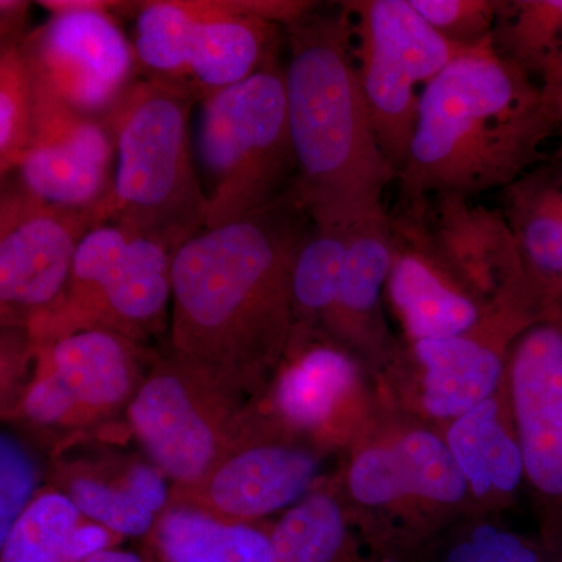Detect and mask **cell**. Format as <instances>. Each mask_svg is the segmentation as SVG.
I'll return each mask as SVG.
<instances>
[{"mask_svg":"<svg viewBox=\"0 0 562 562\" xmlns=\"http://www.w3.org/2000/svg\"><path fill=\"white\" fill-rule=\"evenodd\" d=\"M391 262L392 236L386 210L350 225L341 286L324 330L333 341L357 355L373 375L386 364L401 341L386 319Z\"/></svg>","mask_w":562,"mask_h":562,"instance_id":"19","label":"cell"},{"mask_svg":"<svg viewBox=\"0 0 562 562\" xmlns=\"http://www.w3.org/2000/svg\"><path fill=\"white\" fill-rule=\"evenodd\" d=\"M541 539L549 553L550 562H562V525L542 528Z\"/></svg>","mask_w":562,"mask_h":562,"instance_id":"38","label":"cell"},{"mask_svg":"<svg viewBox=\"0 0 562 562\" xmlns=\"http://www.w3.org/2000/svg\"><path fill=\"white\" fill-rule=\"evenodd\" d=\"M80 517L68 495H38L0 542V562H74L70 536L79 527Z\"/></svg>","mask_w":562,"mask_h":562,"instance_id":"28","label":"cell"},{"mask_svg":"<svg viewBox=\"0 0 562 562\" xmlns=\"http://www.w3.org/2000/svg\"><path fill=\"white\" fill-rule=\"evenodd\" d=\"M439 431L468 484L473 514L509 512L527 482L506 380L497 394Z\"/></svg>","mask_w":562,"mask_h":562,"instance_id":"21","label":"cell"},{"mask_svg":"<svg viewBox=\"0 0 562 562\" xmlns=\"http://www.w3.org/2000/svg\"><path fill=\"white\" fill-rule=\"evenodd\" d=\"M373 128L397 179L405 165L422 94L462 50L447 43L409 0L341 3Z\"/></svg>","mask_w":562,"mask_h":562,"instance_id":"10","label":"cell"},{"mask_svg":"<svg viewBox=\"0 0 562 562\" xmlns=\"http://www.w3.org/2000/svg\"><path fill=\"white\" fill-rule=\"evenodd\" d=\"M350 225H312L292 266L291 339L325 335L333 312L344 262L349 249Z\"/></svg>","mask_w":562,"mask_h":562,"instance_id":"25","label":"cell"},{"mask_svg":"<svg viewBox=\"0 0 562 562\" xmlns=\"http://www.w3.org/2000/svg\"><path fill=\"white\" fill-rule=\"evenodd\" d=\"M313 221L294 191L173 251L171 349L261 397L291 341L295 255Z\"/></svg>","mask_w":562,"mask_h":562,"instance_id":"1","label":"cell"},{"mask_svg":"<svg viewBox=\"0 0 562 562\" xmlns=\"http://www.w3.org/2000/svg\"><path fill=\"white\" fill-rule=\"evenodd\" d=\"M31 2L25 0H0V36L2 46H18L24 43Z\"/></svg>","mask_w":562,"mask_h":562,"instance_id":"36","label":"cell"},{"mask_svg":"<svg viewBox=\"0 0 562 562\" xmlns=\"http://www.w3.org/2000/svg\"><path fill=\"white\" fill-rule=\"evenodd\" d=\"M554 133L539 81L490 44L462 52L422 94L398 172L402 201L508 188Z\"/></svg>","mask_w":562,"mask_h":562,"instance_id":"3","label":"cell"},{"mask_svg":"<svg viewBox=\"0 0 562 562\" xmlns=\"http://www.w3.org/2000/svg\"><path fill=\"white\" fill-rule=\"evenodd\" d=\"M198 151L210 179L205 228L241 220L292 190L295 158L279 58L202 102Z\"/></svg>","mask_w":562,"mask_h":562,"instance_id":"6","label":"cell"},{"mask_svg":"<svg viewBox=\"0 0 562 562\" xmlns=\"http://www.w3.org/2000/svg\"><path fill=\"white\" fill-rule=\"evenodd\" d=\"M114 482L128 497L147 512L160 516L171 503L172 490L166 484L165 473L151 462H128L113 476Z\"/></svg>","mask_w":562,"mask_h":562,"instance_id":"34","label":"cell"},{"mask_svg":"<svg viewBox=\"0 0 562 562\" xmlns=\"http://www.w3.org/2000/svg\"><path fill=\"white\" fill-rule=\"evenodd\" d=\"M22 57L33 80L70 109L109 120L135 83V47L113 14L99 10L63 11L29 32Z\"/></svg>","mask_w":562,"mask_h":562,"instance_id":"15","label":"cell"},{"mask_svg":"<svg viewBox=\"0 0 562 562\" xmlns=\"http://www.w3.org/2000/svg\"><path fill=\"white\" fill-rule=\"evenodd\" d=\"M247 406L246 395L171 349L150 366L125 413L151 464L184 491L220 461Z\"/></svg>","mask_w":562,"mask_h":562,"instance_id":"8","label":"cell"},{"mask_svg":"<svg viewBox=\"0 0 562 562\" xmlns=\"http://www.w3.org/2000/svg\"><path fill=\"white\" fill-rule=\"evenodd\" d=\"M530 327L513 314L464 335L405 341L373 375L380 402L392 413L430 427L458 419L497 394L506 380L514 339Z\"/></svg>","mask_w":562,"mask_h":562,"instance_id":"11","label":"cell"},{"mask_svg":"<svg viewBox=\"0 0 562 562\" xmlns=\"http://www.w3.org/2000/svg\"><path fill=\"white\" fill-rule=\"evenodd\" d=\"M36 486V468L20 441L0 436V542L9 536L21 514L27 509Z\"/></svg>","mask_w":562,"mask_h":562,"instance_id":"32","label":"cell"},{"mask_svg":"<svg viewBox=\"0 0 562 562\" xmlns=\"http://www.w3.org/2000/svg\"><path fill=\"white\" fill-rule=\"evenodd\" d=\"M284 36L292 191L317 225H351L383 211L395 172L373 128L346 10L316 7Z\"/></svg>","mask_w":562,"mask_h":562,"instance_id":"2","label":"cell"},{"mask_svg":"<svg viewBox=\"0 0 562 562\" xmlns=\"http://www.w3.org/2000/svg\"><path fill=\"white\" fill-rule=\"evenodd\" d=\"M192 92L172 81L135 80L106 124L117 168L101 224H114L176 251L206 227L209 199L192 165Z\"/></svg>","mask_w":562,"mask_h":562,"instance_id":"5","label":"cell"},{"mask_svg":"<svg viewBox=\"0 0 562 562\" xmlns=\"http://www.w3.org/2000/svg\"><path fill=\"white\" fill-rule=\"evenodd\" d=\"M392 262L386 303L405 341L464 335L501 313L482 301L431 246L419 213L403 202L390 214Z\"/></svg>","mask_w":562,"mask_h":562,"instance_id":"17","label":"cell"},{"mask_svg":"<svg viewBox=\"0 0 562 562\" xmlns=\"http://www.w3.org/2000/svg\"><path fill=\"white\" fill-rule=\"evenodd\" d=\"M503 213L516 239L532 317L561 319L562 199L541 165L505 188Z\"/></svg>","mask_w":562,"mask_h":562,"instance_id":"22","label":"cell"},{"mask_svg":"<svg viewBox=\"0 0 562 562\" xmlns=\"http://www.w3.org/2000/svg\"><path fill=\"white\" fill-rule=\"evenodd\" d=\"M543 106L552 121L554 133L562 132V50L550 61L539 79Z\"/></svg>","mask_w":562,"mask_h":562,"instance_id":"35","label":"cell"},{"mask_svg":"<svg viewBox=\"0 0 562 562\" xmlns=\"http://www.w3.org/2000/svg\"><path fill=\"white\" fill-rule=\"evenodd\" d=\"M66 495L91 522L120 536H149L158 517L128 497L113 479L88 471L72 472L66 479Z\"/></svg>","mask_w":562,"mask_h":562,"instance_id":"30","label":"cell"},{"mask_svg":"<svg viewBox=\"0 0 562 562\" xmlns=\"http://www.w3.org/2000/svg\"><path fill=\"white\" fill-rule=\"evenodd\" d=\"M31 83V143L16 171L21 187L41 201L99 216L113 187L110 125L70 109L32 77Z\"/></svg>","mask_w":562,"mask_h":562,"instance_id":"16","label":"cell"},{"mask_svg":"<svg viewBox=\"0 0 562 562\" xmlns=\"http://www.w3.org/2000/svg\"><path fill=\"white\" fill-rule=\"evenodd\" d=\"M31 76L21 47H0V173L16 172L31 143Z\"/></svg>","mask_w":562,"mask_h":562,"instance_id":"29","label":"cell"},{"mask_svg":"<svg viewBox=\"0 0 562 562\" xmlns=\"http://www.w3.org/2000/svg\"><path fill=\"white\" fill-rule=\"evenodd\" d=\"M22 413L29 420L41 427H80L79 409L68 394V391L54 375L38 361L32 383L29 384L22 397Z\"/></svg>","mask_w":562,"mask_h":562,"instance_id":"33","label":"cell"},{"mask_svg":"<svg viewBox=\"0 0 562 562\" xmlns=\"http://www.w3.org/2000/svg\"><path fill=\"white\" fill-rule=\"evenodd\" d=\"M35 357L68 391L83 425L127 409L147 373L146 351L139 344L106 328H87L41 344Z\"/></svg>","mask_w":562,"mask_h":562,"instance_id":"20","label":"cell"},{"mask_svg":"<svg viewBox=\"0 0 562 562\" xmlns=\"http://www.w3.org/2000/svg\"><path fill=\"white\" fill-rule=\"evenodd\" d=\"M335 475L362 535L391 562H422L443 531L473 514L441 431L384 406Z\"/></svg>","mask_w":562,"mask_h":562,"instance_id":"4","label":"cell"},{"mask_svg":"<svg viewBox=\"0 0 562 562\" xmlns=\"http://www.w3.org/2000/svg\"><path fill=\"white\" fill-rule=\"evenodd\" d=\"M172 260L169 247L120 225L92 228L77 249L60 299L29 322L33 344L87 328H106L139 342L165 322Z\"/></svg>","mask_w":562,"mask_h":562,"instance_id":"7","label":"cell"},{"mask_svg":"<svg viewBox=\"0 0 562 562\" xmlns=\"http://www.w3.org/2000/svg\"><path fill=\"white\" fill-rule=\"evenodd\" d=\"M409 3L447 43L468 52L491 43L501 0H409Z\"/></svg>","mask_w":562,"mask_h":562,"instance_id":"31","label":"cell"},{"mask_svg":"<svg viewBox=\"0 0 562 562\" xmlns=\"http://www.w3.org/2000/svg\"><path fill=\"white\" fill-rule=\"evenodd\" d=\"M331 457L251 403L209 475L191 490H172L171 502L231 522H266L325 482L331 475L325 471Z\"/></svg>","mask_w":562,"mask_h":562,"instance_id":"12","label":"cell"},{"mask_svg":"<svg viewBox=\"0 0 562 562\" xmlns=\"http://www.w3.org/2000/svg\"><path fill=\"white\" fill-rule=\"evenodd\" d=\"M83 562H157L149 550L146 553L131 552V550L109 549L92 554Z\"/></svg>","mask_w":562,"mask_h":562,"instance_id":"37","label":"cell"},{"mask_svg":"<svg viewBox=\"0 0 562 562\" xmlns=\"http://www.w3.org/2000/svg\"><path fill=\"white\" fill-rule=\"evenodd\" d=\"M269 522H231L171 502L147 536L157 562H272Z\"/></svg>","mask_w":562,"mask_h":562,"instance_id":"24","label":"cell"},{"mask_svg":"<svg viewBox=\"0 0 562 562\" xmlns=\"http://www.w3.org/2000/svg\"><path fill=\"white\" fill-rule=\"evenodd\" d=\"M98 211L74 210L18 184L0 198V305L3 328L29 322L60 299L85 236L99 227Z\"/></svg>","mask_w":562,"mask_h":562,"instance_id":"14","label":"cell"},{"mask_svg":"<svg viewBox=\"0 0 562 562\" xmlns=\"http://www.w3.org/2000/svg\"><path fill=\"white\" fill-rule=\"evenodd\" d=\"M541 166L546 176L549 177L550 183L553 184L554 190L562 199V144L552 157Z\"/></svg>","mask_w":562,"mask_h":562,"instance_id":"39","label":"cell"},{"mask_svg":"<svg viewBox=\"0 0 562 562\" xmlns=\"http://www.w3.org/2000/svg\"><path fill=\"white\" fill-rule=\"evenodd\" d=\"M272 562H391L368 541L335 473L272 525Z\"/></svg>","mask_w":562,"mask_h":562,"instance_id":"23","label":"cell"},{"mask_svg":"<svg viewBox=\"0 0 562 562\" xmlns=\"http://www.w3.org/2000/svg\"><path fill=\"white\" fill-rule=\"evenodd\" d=\"M403 202L416 206L431 246L482 301L536 324L525 297L516 239L503 210L458 194Z\"/></svg>","mask_w":562,"mask_h":562,"instance_id":"18","label":"cell"},{"mask_svg":"<svg viewBox=\"0 0 562 562\" xmlns=\"http://www.w3.org/2000/svg\"><path fill=\"white\" fill-rule=\"evenodd\" d=\"M492 47L532 79H541L562 50V0H503Z\"/></svg>","mask_w":562,"mask_h":562,"instance_id":"26","label":"cell"},{"mask_svg":"<svg viewBox=\"0 0 562 562\" xmlns=\"http://www.w3.org/2000/svg\"><path fill=\"white\" fill-rule=\"evenodd\" d=\"M422 562H550L541 538L514 530L503 516L471 514L443 531Z\"/></svg>","mask_w":562,"mask_h":562,"instance_id":"27","label":"cell"},{"mask_svg":"<svg viewBox=\"0 0 562 562\" xmlns=\"http://www.w3.org/2000/svg\"><path fill=\"white\" fill-rule=\"evenodd\" d=\"M254 403L333 457L349 452L383 412L368 366L327 335L291 339L272 383Z\"/></svg>","mask_w":562,"mask_h":562,"instance_id":"13","label":"cell"},{"mask_svg":"<svg viewBox=\"0 0 562 562\" xmlns=\"http://www.w3.org/2000/svg\"><path fill=\"white\" fill-rule=\"evenodd\" d=\"M135 20L144 76L181 85L201 103L249 79L279 52L280 25L232 16L221 0L138 2Z\"/></svg>","mask_w":562,"mask_h":562,"instance_id":"9","label":"cell"}]
</instances>
